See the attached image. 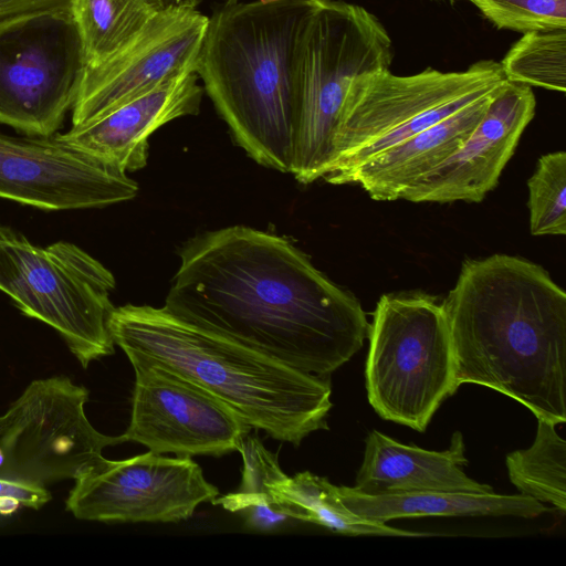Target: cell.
<instances>
[{
    "mask_svg": "<svg viewBox=\"0 0 566 566\" xmlns=\"http://www.w3.org/2000/svg\"><path fill=\"white\" fill-rule=\"evenodd\" d=\"M119 167L52 136L0 133V198L44 210L98 208L136 197Z\"/></svg>",
    "mask_w": 566,
    "mask_h": 566,
    "instance_id": "4fadbf2b",
    "label": "cell"
},
{
    "mask_svg": "<svg viewBox=\"0 0 566 566\" xmlns=\"http://www.w3.org/2000/svg\"><path fill=\"white\" fill-rule=\"evenodd\" d=\"M262 2H272V1H276V0H260Z\"/></svg>",
    "mask_w": 566,
    "mask_h": 566,
    "instance_id": "f546056e",
    "label": "cell"
},
{
    "mask_svg": "<svg viewBox=\"0 0 566 566\" xmlns=\"http://www.w3.org/2000/svg\"><path fill=\"white\" fill-rule=\"evenodd\" d=\"M505 82L500 63L493 60L478 61L464 71L426 69L401 76L382 70L356 77L346 92L334 160L323 179L336 185L369 158L494 93Z\"/></svg>",
    "mask_w": 566,
    "mask_h": 566,
    "instance_id": "8992f818",
    "label": "cell"
},
{
    "mask_svg": "<svg viewBox=\"0 0 566 566\" xmlns=\"http://www.w3.org/2000/svg\"><path fill=\"white\" fill-rule=\"evenodd\" d=\"M114 287L111 271L80 247L60 241L41 248L0 226V291L55 329L84 369L115 352Z\"/></svg>",
    "mask_w": 566,
    "mask_h": 566,
    "instance_id": "ba28073f",
    "label": "cell"
},
{
    "mask_svg": "<svg viewBox=\"0 0 566 566\" xmlns=\"http://www.w3.org/2000/svg\"><path fill=\"white\" fill-rule=\"evenodd\" d=\"M448 1L454 2V1H459V0H448Z\"/></svg>",
    "mask_w": 566,
    "mask_h": 566,
    "instance_id": "4dcf8cb0",
    "label": "cell"
},
{
    "mask_svg": "<svg viewBox=\"0 0 566 566\" xmlns=\"http://www.w3.org/2000/svg\"><path fill=\"white\" fill-rule=\"evenodd\" d=\"M197 80L196 72L170 77L102 117L59 135L126 172L138 170L147 164L148 138L155 130L199 113L203 91Z\"/></svg>",
    "mask_w": 566,
    "mask_h": 566,
    "instance_id": "2e32d148",
    "label": "cell"
},
{
    "mask_svg": "<svg viewBox=\"0 0 566 566\" xmlns=\"http://www.w3.org/2000/svg\"><path fill=\"white\" fill-rule=\"evenodd\" d=\"M109 331L126 356L149 358L198 384L249 427L275 440L298 446L327 428L332 388L324 377L286 366L164 307H115Z\"/></svg>",
    "mask_w": 566,
    "mask_h": 566,
    "instance_id": "277c9868",
    "label": "cell"
},
{
    "mask_svg": "<svg viewBox=\"0 0 566 566\" xmlns=\"http://www.w3.org/2000/svg\"><path fill=\"white\" fill-rule=\"evenodd\" d=\"M499 63L509 82L565 93L566 28L523 33Z\"/></svg>",
    "mask_w": 566,
    "mask_h": 566,
    "instance_id": "cb8c5ba5",
    "label": "cell"
},
{
    "mask_svg": "<svg viewBox=\"0 0 566 566\" xmlns=\"http://www.w3.org/2000/svg\"><path fill=\"white\" fill-rule=\"evenodd\" d=\"M442 305L458 388L482 385L565 422L566 293L547 271L502 253L465 260Z\"/></svg>",
    "mask_w": 566,
    "mask_h": 566,
    "instance_id": "7a4b0ae2",
    "label": "cell"
},
{
    "mask_svg": "<svg viewBox=\"0 0 566 566\" xmlns=\"http://www.w3.org/2000/svg\"><path fill=\"white\" fill-rule=\"evenodd\" d=\"M497 29L516 32L566 28V0H469Z\"/></svg>",
    "mask_w": 566,
    "mask_h": 566,
    "instance_id": "484cf974",
    "label": "cell"
},
{
    "mask_svg": "<svg viewBox=\"0 0 566 566\" xmlns=\"http://www.w3.org/2000/svg\"><path fill=\"white\" fill-rule=\"evenodd\" d=\"M88 399L90 390L65 375L32 380L0 415V476L45 486L103 461V450L124 440L94 428Z\"/></svg>",
    "mask_w": 566,
    "mask_h": 566,
    "instance_id": "9c48e42d",
    "label": "cell"
},
{
    "mask_svg": "<svg viewBox=\"0 0 566 566\" xmlns=\"http://www.w3.org/2000/svg\"><path fill=\"white\" fill-rule=\"evenodd\" d=\"M52 495L45 486L0 476V514L10 515L21 507L39 510Z\"/></svg>",
    "mask_w": 566,
    "mask_h": 566,
    "instance_id": "4316f807",
    "label": "cell"
},
{
    "mask_svg": "<svg viewBox=\"0 0 566 566\" xmlns=\"http://www.w3.org/2000/svg\"><path fill=\"white\" fill-rule=\"evenodd\" d=\"M163 306L303 373L327 376L368 337L359 301L283 237L243 226L186 242Z\"/></svg>",
    "mask_w": 566,
    "mask_h": 566,
    "instance_id": "6da1fadb",
    "label": "cell"
},
{
    "mask_svg": "<svg viewBox=\"0 0 566 566\" xmlns=\"http://www.w3.org/2000/svg\"><path fill=\"white\" fill-rule=\"evenodd\" d=\"M127 357L135 385L124 442L143 444L156 454L188 458L238 451L252 428L223 401L161 364Z\"/></svg>",
    "mask_w": 566,
    "mask_h": 566,
    "instance_id": "7c38bea8",
    "label": "cell"
},
{
    "mask_svg": "<svg viewBox=\"0 0 566 566\" xmlns=\"http://www.w3.org/2000/svg\"><path fill=\"white\" fill-rule=\"evenodd\" d=\"M392 57V41L375 14L343 0H318L295 61L297 119L291 174L297 181L311 184L327 175L350 83L389 70Z\"/></svg>",
    "mask_w": 566,
    "mask_h": 566,
    "instance_id": "5b68a950",
    "label": "cell"
},
{
    "mask_svg": "<svg viewBox=\"0 0 566 566\" xmlns=\"http://www.w3.org/2000/svg\"><path fill=\"white\" fill-rule=\"evenodd\" d=\"M69 11L0 23V124L52 136L76 101L85 70Z\"/></svg>",
    "mask_w": 566,
    "mask_h": 566,
    "instance_id": "30bf717a",
    "label": "cell"
},
{
    "mask_svg": "<svg viewBox=\"0 0 566 566\" xmlns=\"http://www.w3.org/2000/svg\"><path fill=\"white\" fill-rule=\"evenodd\" d=\"M530 231L533 235L566 233V153L543 155L527 181Z\"/></svg>",
    "mask_w": 566,
    "mask_h": 566,
    "instance_id": "d4e9b609",
    "label": "cell"
},
{
    "mask_svg": "<svg viewBox=\"0 0 566 566\" xmlns=\"http://www.w3.org/2000/svg\"><path fill=\"white\" fill-rule=\"evenodd\" d=\"M536 99L531 86L506 81L467 140L408 188L411 202H480L499 181L526 126Z\"/></svg>",
    "mask_w": 566,
    "mask_h": 566,
    "instance_id": "9a60e30c",
    "label": "cell"
},
{
    "mask_svg": "<svg viewBox=\"0 0 566 566\" xmlns=\"http://www.w3.org/2000/svg\"><path fill=\"white\" fill-rule=\"evenodd\" d=\"M209 18L196 8L160 10L125 46L85 66L72 108L73 127L86 125L170 77L196 72Z\"/></svg>",
    "mask_w": 566,
    "mask_h": 566,
    "instance_id": "5bb4252c",
    "label": "cell"
},
{
    "mask_svg": "<svg viewBox=\"0 0 566 566\" xmlns=\"http://www.w3.org/2000/svg\"><path fill=\"white\" fill-rule=\"evenodd\" d=\"M366 388L375 411L419 432L458 389L442 303L426 294H384L368 331Z\"/></svg>",
    "mask_w": 566,
    "mask_h": 566,
    "instance_id": "52a82bcc",
    "label": "cell"
},
{
    "mask_svg": "<svg viewBox=\"0 0 566 566\" xmlns=\"http://www.w3.org/2000/svg\"><path fill=\"white\" fill-rule=\"evenodd\" d=\"M219 495L188 457L151 451L124 460L104 459L74 480L65 510L103 523L179 522Z\"/></svg>",
    "mask_w": 566,
    "mask_h": 566,
    "instance_id": "8fae6325",
    "label": "cell"
},
{
    "mask_svg": "<svg viewBox=\"0 0 566 566\" xmlns=\"http://www.w3.org/2000/svg\"><path fill=\"white\" fill-rule=\"evenodd\" d=\"M159 10L151 0H72L70 13L86 66L107 60L130 42Z\"/></svg>",
    "mask_w": 566,
    "mask_h": 566,
    "instance_id": "44dd1931",
    "label": "cell"
},
{
    "mask_svg": "<svg viewBox=\"0 0 566 566\" xmlns=\"http://www.w3.org/2000/svg\"><path fill=\"white\" fill-rule=\"evenodd\" d=\"M243 460L239 489L211 502L224 510L241 514L245 525L254 531H271L290 517L275 504L271 484L283 473L276 455L249 433L238 447Z\"/></svg>",
    "mask_w": 566,
    "mask_h": 566,
    "instance_id": "7402d4cb",
    "label": "cell"
},
{
    "mask_svg": "<svg viewBox=\"0 0 566 566\" xmlns=\"http://www.w3.org/2000/svg\"><path fill=\"white\" fill-rule=\"evenodd\" d=\"M338 492L349 510L379 523L418 516L513 515L533 518L547 511L544 503L523 494L423 491L374 496L349 486H338Z\"/></svg>",
    "mask_w": 566,
    "mask_h": 566,
    "instance_id": "d6986e66",
    "label": "cell"
},
{
    "mask_svg": "<svg viewBox=\"0 0 566 566\" xmlns=\"http://www.w3.org/2000/svg\"><path fill=\"white\" fill-rule=\"evenodd\" d=\"M72 0H0V23L25 15L69 11Z\"/></svg>",
    "mask_w": 566,
    "mask_h": 566,
    "instance_id": "83f0119b",
    "label": "cell"
},
{
    "mask_svg": "<svg viewBox=\"0 0 566 566\" xmlns=\"http://www.w3.org/2000/svg\"><path fill=\"white\" fill-rule=\"evenodd\" d=\"M497 91L375 155L340 177L336 185H358L377 201L400 199L467 140Z\"/></svg>",
    "mask_w": 566,
    "mask_h": 566,
    "instance_id": "ac0fdd59",
    "label": "cell"
},
{
    "mask_svg": "<svg viewBox=\"0 0 566 566\" xmlns=\"http://www.w3.org/2000/svg\"><path fill=\"white\" fill-rule=\"evenodd\" d=\"M275 504L290 517L346 535L426 537L431 533L403 531L354 513L340 499L338 486L308 471L284 472L271 484Z\"/></svg>",
    "mask_w": 566,
    "mask_h": 566,
    "instance_id": "ffe728a7",
    "label": "cell"
},
{
    "mask_svg": "<svg viewBox=\"0 0 566 566\" xmlns=\"http://www.w3.org/2000/svg\"><path fill=\"white\" fill-rule=\"evenodd\" d=\"M318 0L238 2L209 17L196 73L240 147L291 172L297 119L295 61Z\"/></svg>",
    "mask_w": 566,
    "mask_h": 566,
    "instance_id": "3957f363",
    "label": "cell"
},
{
    "mask_svg": "<svg viewBox=\"0 0 566 566\" xmlns=\"http://www.w3.org/2000/svg\"><path fill=\"white\" fill-rule=\"evenodd\" d=\"M463 436L457 431L450 447L430 451L402 444L373 430L365 440L363 463L353 488L366 495H390L423 491L490 493L493 489L469 478Z\"/></svg>",
    "mask_w": 566,
    "mask_h": 566,
    "instance_id": "e0dca14e",
    "label": "cell"
},
{
    "mask_svg": "<svg viewBox=\"0 0 566 566\" xmlns=\"http://www.w3.org/2000/svg\"><path fill=\"white\" fill-rule=\"evenodd\" d=\"M3 462H4V455H3L2 450L0 449V467L3 464Z\"/></svg>",
    "mask_w": 566,
    "mask_h": 566,
    "instance_id": "f1b7e54d",
    "label": "cell"
},
{
    "mask_svg": "<svg viewBox=\"0 0 566 566\" xmlns=\"http://www.w3.org/2000/svg\"><path fill=\"white\" fill-rule=\"evenodd\" d=\"M555 423L537 419L533 444L506 455L511 482L521 494L566 511V441Z\"/></svg>",
    "mask_w": 566,
    "mask_h": 566,
    "instance_id": "603a6c76",
    "label": "cell"
}]
</instances>
